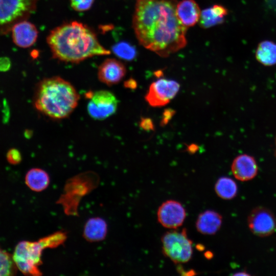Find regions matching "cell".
Masks as SVG:
<instances>
[{
	"label": "cell",
	"instance_id": "1",
	"mask_svg": "<svg viewBox=\"0 0 276 276\" xmlns=\"http://www.w3.org/2000/svg\"><path fill=\"white\" fill-rule=\"evenodd\" d=\"M175 0H136L132 28L141 45L162 57L183 49L187 28L176 13Z\"/></svg>",
	"mask_w": 276,
	"mask_h": 276
},
{
	"label": "cell",
	"instance_id": "2",
	"mask_svg": "<svg viewBox=\"0 0 276 276\" xmlns=\"http://www.w3.org/2000/svg\"><path fill=\"white\" fill-rule=\"evenodd\" d=\"M47 42L53 58L65 62L78 63L94 56L110 54L100 43L92 29L76 20L52 29Z\"/></svg>",
	"mask_w": 276,
	"mask_h": 276
},
{
	"label": "cell",
	"instance_id": "3",
	"mask_svg": "<svg viewBox=\"0 0 276 276\" xmlns=\"http://www.w3.org/2000/svg\"><path fill=\"white\" fill-rule=\"evenodd\" d=\"M79 95L73 85L58 76L42 79L35 93V108L54 119L68 117L77 107Z\"/></svg>",
	"mask_w": 276,
	"mask_h": 276
},
{
	"label": "cell",
	"instance_id": "4",
	"mask_svg": "<svg viewBox=\"0 0 276 276\" xmlns=\"http://www.w3.org/2000/svg\"><path fill=\"white\" fill-rule=\"evenodd\" d=\"M66 239L63 232H57L42 238L37 241H23L16 246L13 260L17 268L26 275H40L39 269L41 264L43 250L47 248H54L62 244Z\"/></svg>",
	"mask_w": 276,
	"mask_h": 276
},
{
	"label": "cell",
	"instance_id": "5",
	"mask_svg": "<svg viewBox=\"0 0 276 276\" xmlns=\"http://www.w3.org/2000/svg\"><path fill=\"white\" fill-rule=\"evenodd\" d=\"M38 0H0V35L11 31L14 25L27 19L36 9Z\"/></svg>",
	"mask_w": 276,
	"mask_h": 276
},
{
	"label": "cell",
	"instance_id": "6",
	"mask_svg": "<svg viewBox=\"0 0 276 276\" xmlns=\"http://www.w3.org/2000/svg\"><path fill=\"white\" fill-rule=\"evenodd\" d=\"M164 255L175 264L189 261L193 255L192 242L188 238L186 229L165 233L161 239Z\"/></svg>",
	"mask_w": 276,
	"mask_h": 276
},
{
	"label": "cell",
	"instance_id": "7",
	"mask_svg": "<svg viewBox=\"0 0 276 276\" xmlns=\"http://www.w3.org/2000/svg\"><path fill=\"white\" fill-rule=\"evenodd\" d=\"M87 93L89 99L87 109L88 114L96 120H103L113 115L116 111L118 101L116 96L107 90H99Z\"/></svg>",
	"mask_w": 276,
	"mask_h": 276
},
{
	"label": "cell",
	"instance_id": "8",
	"mask_svg": "<svg viewBox=\"0 0 276 276\" xmlns=\"http://www.w3.org/2000/svg\"><path fill=\"white\" fill-rule=\"evenodd\" d=\"M247 223L250 231L259 237H267L276 231L275 217L271 211L264 207L254 208L248 216Z\"/></svg>",
	"mask_w": 276,
	"mask_h": 276
},
{
	"label": "cell",
	"instance_id": "9",
	"mask_svg": "<svg viewBox=\"0 0 276 276\" xmlns=\"http://www.w3.org/2000/svg\"><path fill=\"white\" fill-rule=\"evenodd\" d=\"M179 84L176 81L160 79L150 86L145 99L153 107H161L167 104L177 94Z\"/></svg>",
	"mask_w": 276,
	"mask_h": 276
},
{
	"label": "cell",
	"instance_id": "10",
	"mask_svg": "<svg viewBox=\"0 0 276 276\" xmlns=\"http://www.w3.org/2000/svg\"><path fill=\"white\" fill-rule=\"evenodd\" d=\"M157 220L164 227L176 229L182 225L186 217V212L179 202L168 200L158 208Z\"/></svg>",
	"mask_w": 276,
	"mask_h": 276
},
{
	"label": "cell",
	"instance_id": "11",
	"mask_svg": "<svg viewBox=\"0 0 276 276\" xmlns=\"http://www.w3.org/2000/svg\"><path fill=\"white\" fill-rule=\"evenodd\" d=\"M126 73V67L122 62L114 58H107L98 67V77L102 83L111 86L118 83Z\"/></svg>",
	"mask_w": 276,
	"mask_h": 276
},
{
	"label": "cell",
	"instance_id": "12",
	"mask_svg": "<svg viewBox=\"0 0 276 276\" xmlns=\"http://www.w3.org/2000/svg\"><path fill=\"white\" fill-rule=\"evenodd\" d=\"M13 43L21 48H28L36 41L38 31L34 24L27 20H22L14 25L11 30Z\"/></svg>",
	"mask_w": 276,
	"mask_h": 276
},
{
	"label": "cell",
	"instance_id": "13",
	"mask_svg": "<svg viewBox=\"0 0 276 276\" xmlns=\"http://www.w3.org/2000/svg\"><path fill=\"white\" fill-rule=\"evenodd\" d=\"M231 170L238 180L245 181L252 179L258 171V167L254 157L242 154L237 156L233 161Z\"/></svg>",
	"mask_w": 276,
	"mask_h": 276
},
{
	"label": "cell",
	"instance_id": "14",
	"mask_svg": "<svg viewBox=\"0 0 276 276\" xmlns=\"http://www.w3.org/2000/svg\"><path fill=\"white\" fill-rule=\"evenodd\" d=\"M200 9L194 0H182L177 3L176 13L181 24L186 28L193 27L198 21Z\"/></svg>",
	"mask_w": 276,
	"mask_h": 276
},
{
	"label": "cell",
	"instance_id": "15",
	"mask_svg": "<svg viewBox=\"0 0 276 276\" xmlns=\"http://www.w3.org/2000/svg\"><path fill=\"white\" fill-rule=\"evenodd\" d=\"M222 223L221 215L217 212L206 210L200 213L196 221V228L203 235H214L220 228Z\"/></svg>",
	"mask_w": 276,
	"mask_h": 276
},
{
	"label": "cell",
	"instance_id": "16",
	"mask_svg": "<svg viewBox=\"0 0 276 276\" xmlns=\"http://www.w3.org/2000/svg\"><path fill=\"white\" fill-rule=\"evenodd\" d=\"M108 225L106 221L99 217L88 219L85 222L83 231L84 238L91 242H100L106 238Z\"/></svg>",
	"mask_w": 276,
	"mask_h": 276
},
{
	"label": "cell",
	"instance_id": "17",
	"mask_svg": "<svg viewBox=\"0 0 276 276\" xmlns=\"http://www.w3.org/2000/svg\"><path fill=\"white\" fill-rule=\"evenodd\" d=\"M227 14V10L225 7L215 5L201 12L198 22L201 27L209 28L223 22Z\"/></svg>",
	"mask_w": 276,
	"mask_h": 276
},
{
	"label": "cell",
	"instance_id": "18",
	"mask_svg": "<svg viewBox=\"0 0 276 276\" xmlns=\"http://www.w3.org/2000/svg\"><path fill=\"white\" fill-rule=\"evenodd\" d=\"M27 186L32 191L41 192L47 188L50 182L48 173L40 168H33L27 173L25 176Z\"/></svg>",
	"mask_w": 276,
	"mask_h": 276
},
{
	"label": "cell",
	"instance_id": "19",
	"mask_svg": "<svg viewBox=\"0 0 276 276\" xmlns=\"http://www.w3.org/2000/svg\"><path fill=\"white\" fill-rule=\"evenodd\" d=\"M256 59L265 66L276 64V44L269 40L260 43L256 52Z\"/></svg>",
	"mask_w": 276,
	"mask_h": 276
},
{
	"label": "cell",
	"instance_id": "20",
	"mask_svg": "<svg viewBox=\"0 0 276 276\" xmlns=\"http://www.w3.org/2000/svg\"><path fill=\"white\" fill-rule=\"evenodd\" d=\"M215 191L221 198L230 200L236 196L238 187L236 182L232 178L222 177L219 178L215 185Z\"/></svg>",
	"mask_w": 276,
	"mask_h": 276
},
{
	"label": "cell",
	"instance_id": "21",
	"mask_svg": "<svg viewBox=\"0 0 276 276\" xmlns=\"http://www.w3.org/2000/svg\"><path fill=\"white\" fill-rule=\"evenodd\" d=\"M112 51L118 57L126 60H133L136 55L135 48L125 41L118 42L112 47Z\"/></svg>",
	"mask_w": 276,
	"mask_h": 276
},
{
	"label": "cell",
	"instance_id": "22",
	"mask_svg": "<svg viewBox=\"0 0 276 276\" xmlns=\"http://www.w3.org/2000/svg\"><path fill=\"white\" fill-rule=\"evenodd\" d=\"M16 271L12 257L0 248V276L12 275Z\"/></svg>",
	"mask_w": 276,
	"mask_h": 276
},
{
	"label": "cell",
	"instance_id": "23",
	"mask_svg": "<svg viewBox=\"0 0 276 276\" xmlns=\"http://www.w3.org/2000/svg\"><path fill=\"white\" fill-rule=\"evenodd\" d=\"M72 8L76 11L84 12L89 10L95 0H70Z\"/></svg>",
	"mask_w": 276,
	"mask_h": 276
},
{
	"label": "cell",
	"instance_id": "24",
	"mask_svg": "<svg viewBox=\"0 0 276 276\" xmlns=\"http://www.w3.org/2000/svg\"><path fill=\"white\" fill-rule=\"evenodd\" d=\"M7 160L12 165L19 164L21 160V155L18 150L13 148L10 149L7 153Z\"/></svg>",
	"mask_w": 276,
	"mask_h": 276
},
{
	"label": "cell",
	"instance_id": "25",
	"mask_svg": "<svg viewBox=\"0 0 276 276\" xmlns=\"http://www.w3.org/2000/svg\"><path fill=\"white\" fill-rule=\"evenodd\" d=\"M174 110L172 109H167L164 112L160 125L163 126L167 124L174 114Z\"/></svg>",
	"mask_w": 276,
	"mask_h": 276
},
{
	"label": "cell",
	"instance_id": "26",
	"mask_svg": "<svg viewBox=\"0 0 276 276\" xmlns=\"http://www.w3.org/2000/svg\"><path fill=\"white\" fill-rule=\"evenodd\" d=\"M141 127L146 130H153L154 128L152 121L148 118H143L140 123Z\"/></svg>",
	"mask_w": 276,
	"mask_h": 276
},
{
	"label": "cell",
	"instance_id": "27",
	"mask_svg": "<svg viewBox=\"0 0 276 276\" xmlns=\"http://www.w3.org/2000/svg\"><path fill=\"white\" fill-rule=\"evenodd\" d=\"M11 63L9 59L6 57L0 58V72L7 71L10 67Z\"/></svg>",
	"mask_w": 276,
	"mask_h": 276
},
{
	"label": "cell",
	"instance_id": "28",
	"mask_svg": "<svg viewBox=\"0 0 276 276\" xmlns=\"http://www.w3.org/2000/svg\"><path fill=\"white\" fill-rule=\"evenodd\" d=\"M125 85L126 87L134 88L136 87V82L133 79H129V80L126 81Z\"/></svg>",
	"mask_w": 276,
	"mask_h": 276
},
{
	"label": "cell",
	"instance_id": "29",
	"mask_svg": "<svg viewBox=\"0 0 276 276\" xmlns=\"http://www.w3.org/2000/svg\"><path fill=\"white\" fill-rule=\"evenodd\" d=\"M275 154H276V140H275Z\"/></svg>",
	"mask_w": 276,
	"mask_h": 276
}]
</instances>
